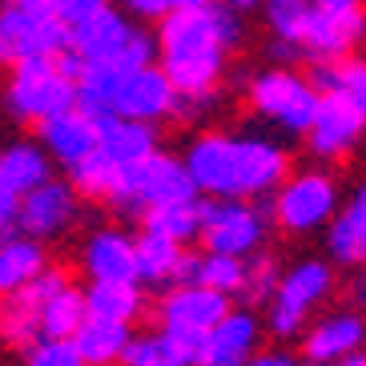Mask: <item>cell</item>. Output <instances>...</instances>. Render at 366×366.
I'll return each instance as SVG.
<instances>
[{"label": "cell", "mask_w": 366, "mask_h": 366, "mask_svg": "<svg viewBox=\"0 0 366 366\" xmlns=\"http://www.w3.org/2000/svg\"><path fill=\"white\" fill-rule=\"evenodd\" d=\"M242 41V12L214 0L205 9H169L153 36L157 65L182 97L217 93L226 76V56Z\"/></svg>", "instance_id": "1"}, {"label": "cell", "mask_w": 366, "mask_h": 366, "mask_svg": "<svg viewBox=\"0 0 366 366\" xmlns=\"http://www.w3.org/2000/svg\"><path fill=\"white\" fill-rule=\"evenodd\" d=\"M69 53L81 61V65H117V69H141L157 61V44L153 33L137 29V24L125 16L121 9L105 4L93 16L69 24Z\"/></svg>", "instance_id": "2"}, {"label": "cell", "mask_w": 366, "mask_h": 366, "mask_svg": "<svg viewBox=\"0 0 366 366\" xmlns=\"http://www.w3.org/2000/svg\"><path fill=\"white\" fill-rule=\"evenodd\" d=\"M76 105L73 76L61 73L56 56H33L21 65H9V81L0 89V109L4 117L21 125H41L53 113H65Z\"/></svg>", "instance_id": "3"}, {"label": "cell", "mask_w": 366, "mask_h": 366, "mask_svg": "<svg viewBox=\"0 0 366 366\" xmlns=\"http://www.w3.org/2000/svg\"><path fill=\"white\" fill-rule=\"evenodd\" d=\"M342 205V189L338 177L326 169H298L286 173L282 185L269 194V217L282 234L290 237H306L326 229V222L334 217V209Z\"/></svg>", "instance_id": "4"}, {"label": "cell", "mask_w": 366, "mask_h": 366, "mask_svg": "<svg viewBox=\"0 0 366 366\" xmlns=\"http://www.w3.org/2000/svg\"><path fill=\"white\" fill-rule=\"evenodd\" d=\"M334 286H338V278H334V266L326 258H298L290 269L278 274V286L269 294L266 330L274 338L302 334V326L318 314V306L334 294Z\"/></svg>", "instance_id": "5"}, {"label": "cell", "mask_w": 366, "mask_h": 366, "mask_svg": "<svg viewBox=\"0 0 366 366\" xmlns=\"http://www.w3.org/2000/svg\"><path fill=\"white\" fill-rule=\"evenodd\" d=\"M177 197H197L182 157L153 149L149 157H141V162L117 169V182H113V189L105 194V202L113 205L117 214L133 217V214H145L149 205L177 202Z\"/></svg>", "instance_id": "6"}, {"label": "cell", "mask_w": 366, "mask_h": 366, "mask_svg": "<svg viewBox=\"0 0 366 366\" xmlns=\"http://www.w3.org/2000/svg\"><path fill=\"white\" fill-rule=\"evenodd\" d=\"M246 97L254 105V113L262 121H269L278 133L302 137L314 117V105H318V89L310 85V76L294 73L286 65H274L249 76Z\"/></svg>", "instance_id": "7"}, {"label": "cell", "mask_w": 366, "mask_h": 366, "mask_svg": "<svg viewBox=\"0 0 366 366\" xmlns=\"http://www.w3.org/2000/svg\"><path fill=\"white\" fill-rule=\"evenodd\" d=\"M269 234V209L254 205V197H214L202 202V229L197 237L209 254H229V258H249L266 249Z\"/></svg>", "instance_id": "8"}, {"label": "cell", "mask_w": 366, "mask_h": 366, "mask_svg": "<svg viewBox=\"0 0 366 366\" xmlns=\"http://www.w3.org/2000/svg\"><path fill=\"white\" fill-rule=\"evenodd\" d=\"M69 44V24L44 4H0V65L56 56Z\"/></svg>", "instance_id": "9"}, {"label": "cell", "mask_w": 366, "mask_h": 366, "mask_svg": "<svg viewBox=\"0 0 366 366\" xmlns=\"http://www.w3.org/2000/svg\"><path fill=\"white\" fill-rule=\"evenodd\" d=\"M81 217V194L73 182L49 177L36 189L21 194V209H16V234L36 237V242H56L76 226Z\"/></svg>", "instance_id": "10"}, {"label": "cell", "mask_w": 366, "mask_h": 366, "mask_svg": "<svg viewBox=\"0 0 366 366\" xmlns=\"http://www.w3.org/2000/svg\"><path fill=\"white\" fill-rule=\"evenodd\" d=\"M290 173V153L269 133H234V197H269Z\"/></svg>", "instance_id": "11"}, {"label": "cell", "mask_w": 366, "mask_h": 366, "mask_svg": "<svg viewBox=\"0 0 366 366\" xmlns=\"http://www.w3.org/2000/svg\"><path fill=\"white\" fill-rule=\"evenodd\" d=\"M229 310V298L217 290H205L197 282H173L157 302V330H169L185 342H197L209 326Z\"/></svg>", "instance_id": "12"}, {"label": "cell", "mask_w": 366, "mask_h": 366, "mask_svg": "<svg viewBox=\"0 0 366 366\" xmlns=\"http://www.w3.org/2000/svg\"><path fill=\"white\" fill-rule=\"evenodd\" d=\"M177 89L162 73V65H141L121 73L117 97H113V113L129 121H145V125H162V121L177 117Z\"/></svg>", "instance_id": "13"}, {"label": "cell", "mask_w": 366, "mask_h": 366, "mask_svg": "<svg viewBox=\"0 0 366 366\" xmlns=\"http://www.w3.org/2000/svg\"><path fill=\"white\" fill-rule=\"evenodd\" d=\"M362 9H310L298 33V56H310L314 65L338 61V56L355 53V44L362 41Z\"/></svg>", "instance_id": "14"}, {"label": "cell", "mask_w": 366, "mask_h": 366, "mask_svg": "<svg viewBox=\"0 0 366 366\" xmlns=\"http://www.w3.org/2000/svg\"><path fill=\"white\" fill-rule=\"evenodd\" d=\"M258 342H262L258 314L249 306L226 310L194 342V366H246V358L258 350Z\"/></svg>", "instance_id": "15"}, {"label": "cell", "mask_w": 366, "mask_h": 366, "mask_svg": "<svg viewBox=\"0 0 366 366\" xmlns=\"http://www.w3.org/2000/svg\"><path fill=\"white\" fill-rule=\"evenodd\" d=\"M362 133H366V117L355 105L318 93L314 117H310V125H306L302 137H306V145H310V153L318 162H338V157H346L362 141Z\"/></svg>", "instance_id": "16"}, {"label": "cell", "mask_w": 366, "mask_h": 366, "mask_svg": "<svg viewBox=\"0 0 366 366\" xmlns=\"http://www.w3.org/2000/svg\"><path fill=\"white\" fill-rule=\"evenodd\" d=\"M362 346H366V314L355 310V306L326 310L314 322L302 326V358L310 366H326L334 358L350 355V350H362Z\"/></svg>", "instance_id": "17"}, {"label": "cell", "mask_w": 366, "mask_h": 366, "mask_svg": "<svg viewBox=\"0 0 366 366\" xmlns=\"http://www.w3.org/2000/svg\"><path fill=\"white\" fill-rule=\"evenodd\" d=\"M24 290L36 298V318H41V338H69L85 322V298L69 282L65 269L44 266Z\"/></svg>", "instance_id": "18"}, {"label": "cell", "mask_w": 366, "mask_h": 366, "mask_svg": "<svg viewBox=\"0 0 366 366\" xmlns=\"http://www.w3.org/2000/svg\"><path fill=\"white\" fill-rule=\"evenodd\" d=\"M182 165H185L197 194L234 197V133H222V129L197 133L185 145Z\"/></svg>", "instance_id": "19"}, {"label": "cell", "mask_w": 366, "mask_h": 366, "mask_svg": "<svg viewBox=\"0 0 366 366\" xmlns=\"http://www.w3.org/2000/svg\"><path fill=\"white\" fill-rule=\"evenodd\" d=\"M41 133V149L49 153V162L61 165V169H73L76 162H85L89 153L97 149V117H89L85 109H65V113H53L36 125Z\"/></svg>", "instance_id": "20"}, {"label": "cell", "mask_w": 366, "mask_h": 366, "mask_svg": "<svg viewBox=\"0 0 366 366\" xmlns=\"http://www.w3.org/2000/svg\"><path fill=\"white\" fill-rule=\"evenodd\" d=\"M326 254L330 266L366 269V182L326 222Z\"/></svg>", "instance_id": "21"}, {"label": "cell", "mask_w": 366, "mask_h": 366, "mask_svg": "<svg viewBox=\"0 0 366 366\" xmlns=\"http://www.w3.org/2000/svg\"><path fill=\"white\" fill-rule=\"evenodd\" d=\"M81 269L89 282H137L133 237L117 226H97L81 246Z\"/></svg>", "instance_id": "22"}, {"label": "cell", "mask_w": 366, "mask_h": 366, "mask_svg": "<svg viewBox=\"0 0 366 366\" xmlns=\"http://www.w3.org/2000/svg\"><path fill=\"white\" fill-rule=\"evenodd\" d=\"M153 149H157V125L117 117V113L97 117V153L113 169H125V165L149 157Z\"/></svg>", "instance_id": "23"}, {"label": "cell", "mask_w": 366, "mask_h": 366, "mask_svg": "<svg viewBox=\"0 0 366 366\" xmlns=\"http://www.w3.org/2000/svg\"><path fill=\"white\" fill-rule=\"evenodd\" d=\"M85 314L89 318H101V322H121L133 326L145 310V290L141 282H89L85 290Z\"/></svg>", "instance_id": "24"}, {"label": "cell", "mask_w": 366, "mask_h": 366, "mask_svg": "<svg viewBox=\"0 0 366 366\" xmlns=\"http://www.w3.org/2000/svg\"><path fill=\"white\" fill-rule=\"evenodd\" d=\"M44 266H49L44 242L24 237V234L0 237V298H4V294L24 290V286H29Z\"/></svg>", "instance_id": "25"}, {"label": "cell", "mask_w": 366, "mask_h": 366, "mask_svg": "<svg viewBox=\"0 0 366 366\" xmlns=\"http://www.w3.org/2000/svg\"><path fill=\"white\" fill-rule=\"evenodd\" d=\"M310 85L318 89V93H326V97H338V101H346V105H355L366 117V56L346 53V56H338V61L314 65Z\"/></svg>", "instance_id": "26"}, {"label": "cell", "mask_w": 366, "mask_h": 366, "mask_svg": "<svg viewBox=\"0 0 366 366\" xmlns=\"http://www.w3.org/2000/svg\"><path fill=\"white\" fill-rule=\"evenodd\" d=\"M182 258L185 249L182 242L173 237H162V234H145L133 242V266H137V282L145 286H173L177 282V269H182Z\"/></svg>", "instance_id": "27"}, {"label": "cell", "mask_w": 366, "mask_h": 366, "mask_svg": "<svg viewBox=\"0 0 366 366\" xmlns=\"http://www.w3.org/2000/svg\"><path fill=\"white\" fill-rule=\"evenodd\" d=\"M49 177H53V162L41 149V141H12L0 149V182L12 194H29Z\"/></svg>", "instance_id": "28"}, {"label": "cell", "mask_w": 366, "mask_h": 366, "mask_svg": "<svg viewBox=\"0 0 366 366\" xmlns=\"http://www.w3.org/2000/svg\"><path fill=\"white\" fill-rule=\"evenodd\" d=\"M121 366H194V342L169 330L129 334V342L121 350Z\"/></svg>", "instance_id": "29"}, {"label": "cell", "mask_w": 366, "mask_h": 366, "mask_svg": "<svg viewBox=\"0 0 366 366\" xmlns=\"http://www.w3.org/2000/svg\"><path fill=\"white\" fill-rule=\"evenodd\" d=\"M69 338H73L76 355H81L85 366H117L121 350H125V342H129V326L101 322V318H89L85 314V322L76 326Z\"/></svg>", "instance_id": "30"}, {"label": "cell", "mask_w": 366, "mask_h": 366, "mask_svg": "<svg viewBox=\"0 0 366 366\" xmlns=\"http://www.w3.org/2000/svg\"><path fill=\"white\" fill-rule=\"evenodd\" d=\"M145 229L149 234L173 237V242H194L202 229V202L197 197H177V202H162L145 209Z\"/></svg>", "instance_id": "31"}, {"label": "cell", "mask_w": 366, "mask_h": 366, "mask_svg": "<svg viewBox=\"0 0 366 366\" xmlns=\"http://www.w3.org/2000/svg\"><path fill=\"white\" fill-rule=\"evenodd\" d=\"M121 73L117 65H81L76 73V109H85L89 117H109L113 113V97H117Z\"/></svg>", "instance_id": "32"}, {"label": "cell", "mask_w": 366, "mask_h": 366, "mask_svg": "<svg viewBox=\"0 0 366 366\" xmlns=\"http://www.w3.org/2000/svg\"><path fill=\"white\" fill-rule=\"evenodd\" d=\"M41 338V318H36V298L29 290L4 294L0 298V342L24 350Z\"/></svg>", "instance_id": "33"}, {"label": "cell", "mask_w": 366, "mask_h": 366, "mask_svg": "<svg viewBox=\"0 0 366 366\" xmlns=\"http://www.w3.org/2000/svg\"><path fill=\"white\" fill-rule=\"evenodd\" d=\"M278 274H282V266L269 258L266 249L249 254V258L242 262V286H237V298L246 302V306H262V302H269V294H274V286H278Z\"/></svg>", "instance_id": "34"}, {"label": "cell", "mask_w": 366, "mask_h": 366, "mask_svg": "<svg viewBox=\"0 0 366 366\" xmlns=\"http://www.w3.org/2000/svg\"><path fill=\"white\" fill-rule=\"evenodd\" d=\"M258 9L266 16V29L274 33V41H286L298 49V33H302V21H306L310 4L306 0H262Z\"/></svg>", "instance_id": "35"}, {"label": "cell", "mask_w": 366, "mask_h": 366, "mask_svg": "<svg viewBox=\"0 0 366 366\" xmlns=\"http://www.w3.org/2000/svg\"><path fill=\"white\" fill-rule=\"evenodd\" d=\"M69 182H73L76 194H85V197H105L109 189H113V182H117V169H113V165H109L97 149H93L85 162H76L73 169H69Z\"/></svg>", "instance_id": "36"}, {"label": "cell", "mask_w": 366, "mask_h": 366, "mask_svg": "<svg viewBox=\"0 0 366 366\" xmlns=\"http://www.w3.org/2000/svg\"><path fill=\"white\" fill-rule=\"evenodd\" d=\"M24 366H85L73 338H36L24 346Z\"/></svg>", "instance_id": "37"}, {"label": "cell", "mask_w": 366, "mask_h": 366, "mask_svg": "<svg viewBox=\"0 0 366 366\" xmlns=\"http://www.w3.org/2000/svg\"><path fill=\"white\" fill-rule=\"evenodd\" d=\"M109 0H53L49 9L61 16L65 24H76V21H85V16H93L97 9H105Z\"/></svg>", "instance_id": "38"}, {"label": "cell", "mask_w": 366, "mask_h": 366, "mask_svg": "<svg viewBox=\"0 0 366 366\" xmlns=\"http://www.w3.org/2000/svg\"><path fill=\"white\" fill-rule=\"evenodd\" d=\"M16 209H21V194H12L9 185L0 182V237L16 234Z\"/></svg>", "instance_id": "39"}, {"label": "cell", "mask_w": 366, "mask_h": 366, "mask_svg": "<svg viewBox=\"0 0 366 366\" xmlns=\"http://www.w3.org/2000/svg\"><path fill=\"white\" fill-rule=\"evenodd\" d=\"M246 366H310L306 358H294L290 350H254Z\"/></svg>", "instance_id": "40"}, {"label": "cell", "mask_w": 366, "mask_h": 366, "mask_svg": "<svg viewBox=\"0 0 366 366\" xmlns=\"http://www.w3.org/2000/svg\"><path fill=\"white\" fill-rule=\"evenodd\" d=\"M133 16H149V21H162L165 12H169V0H121Z\"/></svg>", "instance_id": "41"}, {"label": "cell", "mask_w": 366, "mask_h": 366, "mask_svg": "<svg viewBox=\"0 0 366 366\" xmlns=\"http://www.w3.org/2000/svg\"><path fill=\"white\" fill-rule=\"evenodd\" d=\"M350 302H355V310H366V269H358L350 278Z\"/></svg>", "instance_id": "42"}, {"label": "cell", "mask_w": 366, "mask_h": 366, "mask_svg": "<svg viewBox=\"0 0 366 366\" xmlns=\"http://www.w3.org/2000/svg\"><path fill=\"white\" fill-rule=\"evenodd\" d=\"M310 9H362V0H306Z\"/></svg>", "instance_id": "43"}, {"label": "cell", "mask_w": 366, "mask_h": 366, "mask_svg": "<svg viewBox=\"0 0 366 366\" xmlns=\"http://www.w3.org/2000/svg\"><path fill=\"white\" fill-rule=\"evenodd\" d=\"M326 366H366V346L362 350H350V355H342V358H334V362H326Z\"/></svg>", "instance_id": "44"}, {"label": "cell", "mask_w": 366, "mask_h": 366, "mask_svg": "<svg viewBox=\"0 0 366 366\" xmlns=\"http://www.w3.org/2000/svg\"><path fill=\"white\" fill-rule=\"evenodd\" d=\"M222 4H229L234 12H249V9H258L262 0H222Z\"/></svg>", "instance_id": "45"}, {"label": "cell", "mask_w": 366, "mask_h": 366, "mask_svg": "<svg viewBox=\"0 0 366 366\" xmlns=\"http://www.w3.org/2000/svg\"><path fill=\"white\" fill-rule=\"evenodd\" d=\"M205 4H214V0H169V9H205Z\"/></svg>", "instance_id": "46"}, {"label": "cell", "mask_w": 366, "mask_h": 366, "mask_svg": "<svg viewBox=\"0 0 366 366\" xmlns=\"http://www.w3.org/2000/svg\"><path fill=\"white\" fill-rule=\"evenodd\" d=\"M12 4H44V9H49L53 0H12Z\"/></svg>", "instance_id": "47"}, {"label": "cell", "mask_w": 366, "mask_h": 366, "mask_svg": "<svg viewBox=\"0 0 366 366\" xmlns=\"http://www.w3.org/2000/svg\"><path fill=\"white\" fill-rule=\"evenodd\" d=\"M362 44H366V29H362Z\"/></svg>", "instance_id": "48"}]
</instances>
